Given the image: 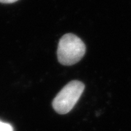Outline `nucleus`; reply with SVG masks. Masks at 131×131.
Returning <instances> with one entry per match:
<instances>
[{"label": "nucleus", "mask_w": 131, "mask_h": 131, "mask_svg": "<svg viewBox=\"0 0 131 131\" xmlns=\"http://www.w3.org/2000/svg\"><path fill=\"white\" fill-rule=\"evenodd\" d=\"M85 52V45L80 38L73 34H66L58 42V60L62 65H74L83 58Z\"/></svg>", "instance_id": "obj_1"}, {"label": "nucleus", "mask_w": 131, "mask_h": 131, "mask_svg": "<svg viewBox=\"0 0 131 131\" xmlns=\"http://www.w3.org/2000/svg\"><path fill=\"white\" fill-rule=\"evenodd\" d=\"M84 84L74 80L65 85L52 101V107L58 114H65L70 112L83 93Z\"/></svg>", "instance_id": "obj_2"}, {"label": "nucleus", "mask_w": 131, "mask_h": 131, "mask_svg": "<svg viewBox=\"0 0 131 131\" xmlns=\"http://www.w3.org/2000/svg\"><path fill=\"white\" fill-rule=\"evenodd\" d=\"M0 131H14V130L10 124L0 120Z\"/></svg>", "instance_id": "obj_3"}, {"label": "nucleus", "mask_w": 131, "mask_h": 131, "mask_svg": "<svg viewBox=\"0 0 131 131\" xmlns=\"http://www.w3.org/2000/svg\"><path fill=\"white\" fill-rule=\"evenodd\" d=\"M18 0H0V3H4V4H11L14 3Z\"/></svg>", "instance_id": "obj_4"}]
</instances>
